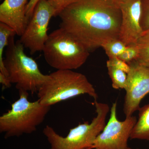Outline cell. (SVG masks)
<instances>
[{
	"mask_svg": "<svg viewBox=\"0 0 149 149\" xmlns=\"http://www.w3.org/2000/svg\"><path fill=\"white\" fill-rule=\"evenodd\" d=\"M49 75V79L37 92L38 100L44 105L51 107L84 94L95 100L97 99L95 89L82 73L69 70H60Z\"/></svg>",
	"mask_w": 149,
	"mask_h": 149,
	"instance_id": "277c9868",
	"label": "cell"
},
{
	"mask_svg": "<svg viewBox=\"0 0 149 149\" xmlns=\"http://www.w3.org/2000/svg\"><path fill=\"white\" fill-rule=\"evenodd\" d=\"M60 27L89 52L119 38L122 13L119 0H78L59 14Z\"/></svg>",
	"mask_w": 149,
	"mask_h": 149,
	"instance_id": "6da1fadb",
	"label": "cell"
},
{
	"mask_svg": "<svg viewBox=\"0 0 149 149\" xmlns=\"http://www.w3.org/2000/svg\"><path fill=\"white\" fill-rule=\"evenodd\" d=\"M116 108L117 103H113L108 122L89 149H129L128 139L137 119L132 116L120 121L117 118Z\"/></svg>",
	"mask_w": 149,
	"mask_h": 149,
	"instance_id": "ba28073f",
	"label": "cell"
},
{
	"mask_svg": "<svg viewBox=\"0 0 149 149\" xmlns=\"http://www.w3.org/2000/svg\"><path fill=\"white\" fill-rule=\"evenodd\" d=\"M15 36L10 39L4 58L9 79L18 91L37 92L49 75L40 71L37 62L25 54L24 46L19 40L15 41Z\"/></svg>",
	"mask_w": 149,
	"mask_h": 149,
	"instance_id": "3957f363",
	"label": "cell"
},
{
	"mask_svg": "<svg viewBox=\"0 0 149 149\" xmlns=\"http://www.w3.org/2000/svg\"><path fill=\"white\" fill-rule=\"evenodd\" d=\"M139 53L137 44L130 45L127 46L125 51L118 58L129 64L137 59Z\"/></svg>",
	"mask_w": 149,
	"mask_h": 149,
	"instance_id": "e0dca14e",
	"label": "cell"
},
{
	"mask_svg": "<svg viewBox=\"0 0 149 149\" xmlns=\"http://www.w3.org/2000/svg\"><path fill=\"white\" fill-rule=\"evenodd\" d=\"M54 11L46 0H40L19 41L31 55L42 51L47 40L50 20L54 17Z\"/></svg>",
	"mask_w": 149,
	"mask_h": 149,
	"instance_id": "52a82bcc",
	"label": "cell"
},
{
	"mask_svg": "<svg viewBox=\"0 0 149 149\" xmlns=\"http://www.w3.org/2000/svg\"><path fill=\"white\" fill-rule=\"evenodd\" d=\"M16 35L15 31L8 25L0 22V72L8 77L4 63L3 53L11 37Z\"/></svg>",
	"mask_w": 149,
	"mask_h": 149,
	"instance_id": "4fadbf2b",
	"label": "cell"
},
{
	"mask_svg": "<svg viewBox=\"0 0 149 149\" xmlns=\"http://www.w3.org/2000/svg\"><path fill=\"white\" fill-rule=\"evenodd\" d=\"M139 118L132 129L130 139L149 141V104L139 109Z\"/></svg>",
	"mask_w": 149,
	"mask_h": 149,
	"instance_id": "7c38bea8",
	"label": "cell"
},
{
	"mask_svg": "<svg viewBox=\"0 0 149 149\" xmlns=\"http://www.w3.org/2000/svg\"><path fill=\"white\" fill-rule=\"evenodd\" d=\"M126 47L119 38L109 40L102 46L109 58L118 57L125 51Z\"/></svg>",
	"mask_w": 149,
	"mask_h": 149,
	"instance_id": "9a60e30c",
	"label": "cell"
},
{
	"mask_svg": "<svg viewBox=\"0 0 149 149\" xmlns=\"http://www.w3.org/2000/svg\"><path fill=\"white\" fill-rule=\"evenodd\" d=\"M107 68L109 75L111 80L113 88L116 90L125 89L127 81V73L113 67L107 66Z\"/></svg>",
	"mask_w": 149,
	"mask_h": 149,
	"instance_id": "2e32d148",
	"label": "cell"
},
{
	"mask_svg": "<svg viewBox=\"0 0 149 149\" xmlns=\"http://www.w3.org/2000/svg\"><path fill=\"white\" fill-rule=\"evenodd\" d=\"M128 65L130 70L127 74L123 109L126 117L139 110L141 101L149 93V68L136 61Z\"/></svg>",
	"mask_w": 149,
	"mask_h": 149,
	"instance_id": "9c48e42d",
	"label": "cell"
},
{
	"mask_svg": "<svg viewBox=\"0 0 149 149\" xmlns=\"http://www.w3.org/2000/svg\"><path fill=\"white\" fill-rule=\"evenodd\" d=\"M142 0H119L122 20L119 39L125 45H136L143 34L141 20Z\"/></svg>",
	"mask_w": 149,
	"mask_h": 149,
	"instance_id": "30bf717a",
	"label": "cell"
},
{
	"mask_svg": "<svg viewBox=\"0 0 149 149\" xmlns=\"http://www.w3.org/2000/svg\"><path fill=\"white\" fill-rule=\"evenodd\" d=\"M54 11L55 16L59 14L68 6L76 2L78 0H46Z\"/></svg>",
	"mask_w": 149,
	"mask_h": 149,
	"instance_id": "ac0fdd59",
	"label": "cell"
},
{
	"mask_svg": "<svg viewBox=\"0 0 149 149\" xmlns=\"http://www.w3.org/2000/svg\"><path fill=\"white\" fill-rule=\"evenodd\" d=\"M40 1V0H29L26 6V15L29 20L32 17L36 5Z\"/></svg>",
	"mask_w": 149,
	"mask_h": 149,
	"instance_id": "44dd1931",
	"label": "cell"
},
{
	"mask_svg": "<svg viewBox=\"0 0 149 149\" xmlns=\"http://www.w3.org/2000/svg\"><path fill=\"white\" fill-rule=\"evenodd\" d=\"M0 83L2 84L3 87L9 88L11 86V83L8 77L0 72Z\"/></svg>",
	"mask_w": 149,
	"mask_h": 149,
	"instance_id": "7402d4cb",
	"label": "cell"
},
{
	"mask_svg": "<svg viewBox=\"0 0 149 149\" xmlns=\"http://www.w3.org/2000/svg\"><path fill=\"white\" fill-rule=\"evenodd\" d=\"M107 66L113 67L120 69L128 74L130 70V67L128 63L118 57L109 58L107 62Z\"/></svg>",
	"mask_w": 149,
	"mask_h": 149,
	"instance_id": "ffe728a7",
	"label": "cell"
},
{
	"mask_svg": "<svg viewBox=\"0 0 149 149\" xmlns=\"http://www.w3.org/2000/svg\"><path fill=\"white\" fill-rule=\"evenodd\" d=\"M29 0H4L0 5V22L8 25L21 37L29 20L26 15Z\"/></svg>",
	"mask_w": 149,
	"mask_h": 149,
	"instance_id": "8fae6325",
	"label": "cell"
},
{
	"mask_svg": "<svg viewBox=\"0 0 149 149\" xmlns=\"http://www.w3.org/2000/svg\"><path fill=\"white\" fill-rule=\"evenodd\" d=\"M42 51L47 64L56 70L77 69L90 55L81 43L60 27L49 34Z\"/></svg>",
	"mask_w": 149,
	"mask_h": 149,
	"instance_id": "8992f818",
	"label": "cell"
},
{
	"mask_svg": "<svg viewBox=\"0 0 149 149\" xmlns=\"http://www.w3.org/2000/svg\"><path fill=\"white\" fill-rule=\"evenodd\" d=\"M19 93V98L10 109L0 116V132L6 139L35 132L50 109L51 107L42 104L38 100L29 101L27 91Z\"/></svg>",
	"mask_w": 149,
	"mask_h": 149,
	"instance_id": "7a4b0ae2",
	"label": "cell"
},
{
	"mask_svg": "<svg viewBox=\"0 0 149 149\" xmlns=\"http://www.w3.org/2000/svg\"><path fill=\"white\" fill-rule=\"evenodd\" d=\"M139 56L136 61L149 68V30L144 31L137 42Z\"/></svg>",
	"mask_w": 149,
	"mask_h": 149,
	"instance_id": "5bb4252c",
	"label": "cell"
},
{
	"mask_svg": "<svg viewBox=\"0 0 149 149\" xmlns=\"http://www.w3.org/2000/svg\"><path fill=\"white\" fill-rule=\"evenodd\" d=\"M97 116L91 123L85 122L70 130L65 137L60 136L49 125H47L43 133L49 144V149H89L106 125L109 111L107 104L95 100Z\"/></svg>",
	"mask_w": 149,
	"mask_h": 149,
	"instance_id": "5b68a950",
	"label": "cell"
},
{
	"mask_svg": "<svg viewBox=\"0 0 149 149\" xmlns=\"http://www.w3.org/2000/svg\"><path fill=\"white\" fill-rule=\"evenodd\" d=\"M141 24L143 32L149 30V0H142Z\"/></svg>",
	"mask_w": 149,
	"mask_h": 149,
	"instance_id": "d6986e66",
	"label": "cell"
}]
</instances>
